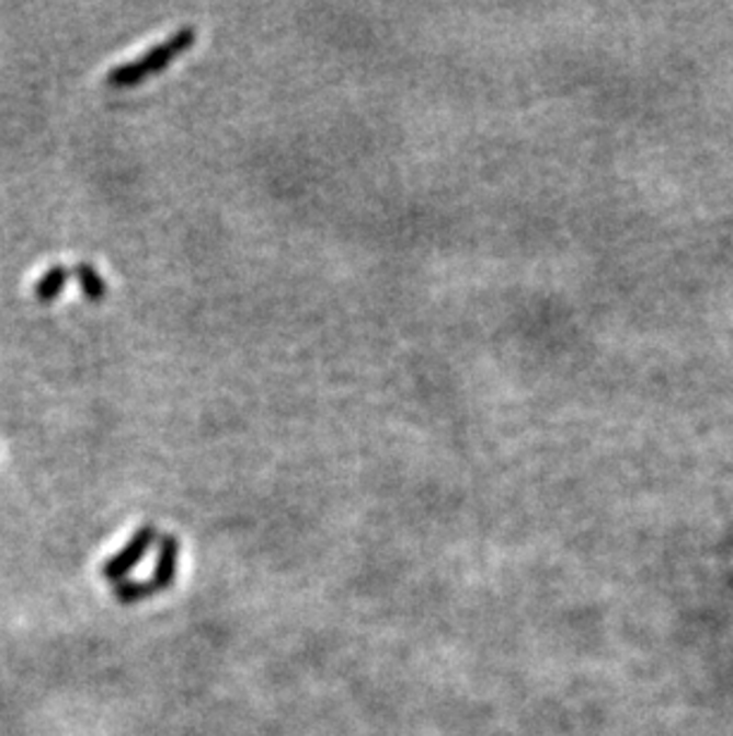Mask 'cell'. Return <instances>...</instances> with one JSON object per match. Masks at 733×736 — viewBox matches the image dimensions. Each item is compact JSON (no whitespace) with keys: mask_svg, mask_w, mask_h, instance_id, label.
Masks as SVG:
<instances>
[{"mask_svg":"<svg viewBox=\"0 0 733 736\" xmlns=\"http://www.w3.org/2000/svg\"><path fill=\"white\" fill-rule=\"evenodd\" d=\"M67 279H69V269L65 265H53L44 277L36 279L34 284V296H36V301L41 303H53L55 298H58L62 291H65V286H67Z\"/></svg>","mask_w":733,"mask_h":736,"instance_id":"obj_4","label":"cell"},{"mask_svg":"<svg viewBox=\"0 0 733 736\" xmlns=\"http://www.w3.org/2000/svg\"><path fill=\"white\" fill-rule=\"evenodd\" d=\"M196 38L198 32L193 30V26H184V30L170 34L162 44L148 48L141 58L113 67V70L105 74V84L113 89H127L141 84V81H146L150 74H158L164 67L172 65L184 50L196 44Z\"/></svg>","mask_w":733,"mask_h":736,"instance_id":"obj_1","label":"cell"},{"mask_svg":"<svg viewBox=\"0 0 733 736\" xmlns=\"http://www.w3.org/2000/svg\"><path fill=\"white\" fill-rule=\"evenodd\" d=\"M75 277H77L81 291H84L89 301H93V303L103 301L105 294H107V284H105L101 272L95 269L91 263H77L75 265Z\"/></svg>","mask_w":733,"mask_h":736,"instance_id":"obj_5","label":"cell"},{"mask_svg":"<svg viewBox=\"0 0 733 736\" xmlns=\"http://www.w3.org/2000/svg\"><path fill=\"white\" fill-rule=\"evenodd\" d=\"M176 557H179V541L172 534H164L160 541V561L156 567V577L150 584L141 586V584H122L119 589H115V594L119 596V601L124 603H131L138 601V598H144L148 594H153L158 589H164V586H170L174 579V572H176Z\"/></svg>","mask_w":733,"mask_h":736,"instance_id":"obj_2","label":"cell"},{"mask_svg":"<svg viewBox=\"0 0 733 736\" xmlns=\"http://www.w3.org/2000/svg\"><path fill=\"white\" fill-rule=\"evenodd\" d=\"M153 541H156V529L153 527L138 529L127 547H124L115 557H110V561L103 565V575L107 579H117V577L127 575V572L136 563L144 561V555H146V551L150 549V543H153Z\"/></svg>","mask_w":733,"mask_h":736,"instance_id":"obj_3","label":"cell"}]
</instances>
